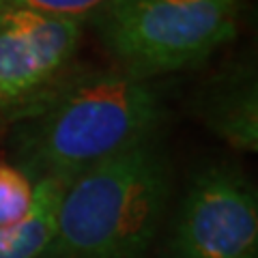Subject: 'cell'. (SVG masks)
<instances>
[{"mask_svg":"<svg viewBox=\"0 0 258 258\" xmlns=\"http://www.w3.org/2000/svg\"><path fill=\"white\" fill-rule=\"evenodd\" d=\"M164 101L153 84L120 69L71 71L9 123L11 164L32 181H71L157 138Z\"/></svg>","mask_w":258,"mask_h":258,"instance_id":"cell-1","label":"cell"},{"mask_svg":"<svg viewBox=\"0 0 258 258\" xmlns=\"http://www.w3.org/2000/svg\"><path fill=\"white\" fill-rule=\"evenodd\" d=\"M172 191L157 138L88 168L64 185L41 258H136L155 239Z\"/></svg>","mask_w":258,"mask_h":258,"instance_id":"cell-2","label":"cell"},{"mask_svg":"<svg viewBox=\"0 0 258 258\" xmlns=\"http://www.w3.org/2000/svg\"><path fill=\"white\" fill-rule=\"evenodd\" d=\"M241 0H110L93 22L116 69L153 80L235 39Z\"/></svg>","mask_w":258,"mask_h":258,"instance_id":"cell-3","label":"cell"},{"mask_svg":"<svg viewBox=\"0 0 258 258\" xmlns=\"http://www.w3.org/2000/svg\"><path fill=\"white\" fill-rule=\"evenodd\" d=\"M168 258H258V194L243 172L209 166L189 179Z\"/></svg>","mask_w":258,"mask_h":258,"instance_id":"cell-4","label":"cell"},{"mask_svg":"<svg viewBox=\"0 0 258 258\" xmlns=\"http://www.w3.org/2000/svg\"><path fill=\"white\" fill-rule=\"evenodd\" d=\"M84 24L0 11V118L11 123L74 71Z\"/></svg>","mask_w":258,"mask_h":258,"instance_id":"cell-5","label":"cell"},{"mask_svg":"<svg viewBox=\"0 0 258 258\" xmlns=\"http://www.w3.org/2000/svg\"><path fill=\"white\" fill-rule=\"evenodd\" d=\"M198 118L211 134L239 151L258 149V78L241 62L211 78L198 97Z\"/></svg>","mask_w":258,"mask_h":258,"instance_id":"cell-6","label":"cell"},{"mask_svg":"<svg viewBox=\"0 0 258 258\" xmlns=\"http://www.w3.org/2000/svg\"><path fill=\"white\" fill-rule=\"evenodd\" d=\"M67 181L43 179L35 183V205L20 224L0 228V258H41L50 245L56 213Z\"/></svg>","mask_w":258,"mask_h":258,"instance_id":"cell-7","label":"cell"},{"mask_svg":"<svg viewBox=\"0 0 258 258\" xmlns=\"http://www.w3.org/2000/svg\"><path fill=\"white\" fill-rule=\"evenodd\" d=\"M35 205V181L11 161H0V228H11Z\"/></svg>","mask_w":258,"mask_h":258,"instance_id":"cell-8","label":"cell"},{"mask_svg":"<svg viewBox=\"0 0 258 258\" xmlns=\"http://www.w3.org/2000/svg\"><path fill=\"white\" fill-rule=\"evenodd\" d=\"M110 0H0V11H24L54 20L93 24Z\"/></svg>","mask_w":258,"mask_h":258,"instance_id":"cell-9","label":"cell"}]
</instances>
